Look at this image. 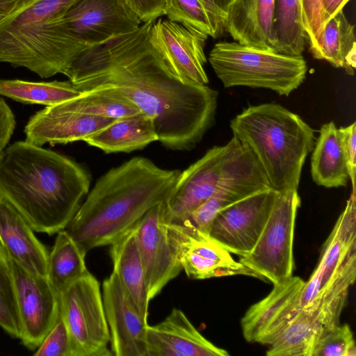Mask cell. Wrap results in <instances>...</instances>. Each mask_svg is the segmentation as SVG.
Here are the masks:
<instances>
[{
  "label": "cell",
  "instance_id": "cell-41",
  "mask_svg": "<svg viewBox=\"0 0 356 356\" xmlns=\"http://www.w3.org/2000/svg\"><path fill=\"white\" fill-rule=\"evenodd\" d=\"M16 125L15 115L5 100L0 97V154L6 147Z\"/></svg>",
  "mask_w": 356,
  "mask_h": 356
},
{
  "label": "cell",
  "instance_id": "cell-21",
  "mask_svg": "<svg viewBox=\"0 0 356 356\" xmlns=\"http://www.w3.org/2000/svg\"><path fill=\"white\" fill-rule=\"evenodd\" d=\"M146 345L147 356L229 355L200 334L177 308H173L163 321L147 325Z\"/></svg>",
  "mask_w": 356,
  "mask_h": 356
},
{
  "label": "cell",
  "instance_id": "cell-18",
  "mask_svg": "<svg viewBox=\"0 0 356 356\" xmlns=\"http://www.w3.org/2000/svg\"><path fill=\"white\" fill-rule=\"evenodd\" d=\"M115 120L70 111L58 104L46 106L30 118L24 127L25 140L42 147L83 141Z\"/></svg>",
  "mask_w": 356,
  "mask_h": 356
},
{
  "label": "cell",
  "instance_id": "cell-25",
  "mask_svg": "<svg viewBox=\"0 0 356 356\" xmlns=\"http://www.w3.org/2000/svg\"><path fill=\"white\" fill-rule=\"evenodd\" d=\"M158 140L152 120L142 112L115 120L83 141L106 153L130 152Z\"/></svg>",
  "mask_w": 356,
  "mask_h": 356
},
{
  "label": "cell",
  "instance_id": "cell-6",
  "mask_svg": "<svg viewBox=\"0 0 356 356\" xmlns=\"http://www.w3.org/2000/svg\"><path fill=\"white\" fill-rule=\"evenodd\" d=\"M209 62L225 88H261L284 96L302 83L307 72L302 56H286L235 41L216 43Z\"/></svg>",
  "mask_w": 356,
  "mask_h": 356
},
{
  "label": "cell",
  "instance_id": "cell-13",
  "mask_svg": "<svg viewBox=\"0 0 356 356\" xmlns=\"http://www.w3.org/2000/svg\"><path fill=\"white\" fill-rule=\"evenodd\" d=\"M276 195L270 188L221 210L211 222L209 236L231 254L246 255L265 226Z\"/></svg>",
  "mask_w": 356,
  "mask_h": 356
},
{
  "label": "cell",
  "instance_id": "cell-24",
  "mask_svg": "<svg viewBox=\"0 0 356 356\" xmlns=\"http://www.w3.org/2000/svg\"><path fill=\"white\" fill-rule=\"evenodd\" d=\"M113 270L143 318L147 321L149 298L134 226L110 244Z\"/></svg>",
  "mask_w": 356,
  "mask_h": 356
},
{
  "label": "cell",
  "instance_id": "cell-23",
  "mask_svg": "<svg viewBox=\"0 0 356 356\" xmlns=\"http://www.w3.org/2000/svg\"><path fill=\"white\" fill-rule=\"evenodd\" d=\"M275 0H232L223 22L224 31L239 44L271 50Z\"/></svg>",
  "mask_w": 356,
  "mask_h": 356
},
{
  "label": "cell",
  "instance_id": "cell-9",
  "mask_svg": "<svg viewBox=\"0 0 356 356\" xmlns=\"http://www.w3.org/2000/svg\"><path fill=\"white\" fill-rule=\"evenodd\" d=\"M243 149V144L233 136L225 145L210 148L200 159L180 172L163 202L165 221L183 224L213 195Z\"/></svg>",
  "mask_w": 356,
  "mask_h": 356
},
{
  "label": "cell",
  "instance_id": "cell-19",
  "mask_svg": "<svg viewBox=\"0 0 356 356\" xmlns=\"http://www.w3.org/2000/svg\"><path fill=\"white\" fill-rule=\"evenodd\" d=\"M356 254V193H351L343 211L323 247L318 262L305 281L302 308L311 304L321 289L353 255Z\"/></svg>",
  "mask_w": 356,
  "mask_h": 356
},
{
  "label": "cell",
  "instance_id": "cell-33",
  "mask_svg": "<svg viewBox=\"0 0 356 356\" xmlns=\"http://www.w3.org/2000/svg\"><path fill=\"white\" fill-rule=\"evenodd\" d=\"M165 15L207 39L216 38L224 31V18L204 0H165Z\"/></svg>",
  "mask_w": 356,
  "mask_h": 356
},
{
  "label": "cell",
  "instance_id": "cell-10",
  "mask_svg": "<svg viewBox=\"0 0 356 356\" xmlns=\"http://www.w3.org/2000/svg\"><path fill=\"white\" fill-rule=\"evenodd\" d=\"M134 228L151 300L182 270L179 245L184 226L165 221L163 202L151 209Z\"/></svg>",
  "mask_w": 356,
  "mask_h": 356
},
{
  "label": "cell",
  "instance_id": "cell-14",
  "mask_svg": "<svg viewBox=\"0 0 356 356\" xmlns=\"http://www.w3.org/2000/svg\"><path fill=\"white\" fill-rule=\"evenodd\" d=\"M207 38L169 19L152 24L149 40L170 70L184 83L207 85Z\"/></svg>",
  "mask_w": 356,
  "mask_h": 356
},
{
  "label": "cell",
  "instance_id": "cell-2",
  "mask_svg": "<svg viewBox=\"0 0 356 356\" xmlns=\"http://www.w3.org/2000/svg\"><path fill=\"white\" fill-rule=\"evenodd\" d=\"M91 177L63 154L16 141L0 154V197L38 233L65 229L90 191Z\"/></svg>",
  "mask_w": 356,
  "mask_h": 356
},
{
  "label": "cell",
  "instance_id": "cell-12",
  "mask_svg": "<svg viewBox=\"0 0 356 356\" xmlns=\"http://www.w3.org/2000/svg\"><path fill=\"white\" fill-rule=\"evenodd\" d=\"M10 260L20 326L19 339L26 348L35 350L58 317V293L47 277L33 275Z\"/></svg>",
  "mask_w": 356,
  "mask_h": 356
},
{
  "label": "cell",
  "instance_id": "cell-34",
  "mask_svg": "<svg viewBox=\"0 0 356 356\" xmlns=\"http://www.w3.org/2000/svg\"><path fill=\"white\" fill-rule=\"evenodd\" d=\"M60 104L70 111L114 120L140 112L131 102L108 90L83 92Z\"/></svg>",
  "mask_w": 356,
  "mask_h": 356
},
{
  "label": "cell",
  "instance_id": "cell-15",
  "mask_svg": "<svg viewBox=\"0 0 356 356\" xmlns=\"http://www.w3.org/2000/svg\"><path fill=\"white\" fill-rule=\"evenodd\" d=\"M305 280L298 276L273 284L270 292L251 305L241 320L244 339L270 345L301 311Z\"/></svg>",
  "mask_w": 356,
  "mask_h": 356
},
{
  "label": "cell",
  "instance_id": "cell-7",
  "mask_svg": "<svg viewBox=\"0 0 356 356\" xmlns=\"http://www.w3.org/2000/svg\"><path fill=\"white\" fill-rule=\"evenodd\" d=\"M60 309L70 341L71 356H110V333L100 285L90 272L59 294Z\"/></svg>",
  "mask_w": 356,
  "mask_h": 356
},
{
  "label": "cell",
  "instance_id": "cell-30",
  "mask_svg": "<svg viewBox=\"0 0 356 356\" xmlns=\"http://www.w3.org/2000/svg\"><path fill=\"white\" fill-rule=\"evenodd\" d=\"M86 254L65 229L57 233L49 253L47 278L58 294L89 272L86 264Z\"/></svg>",
  "mask_w": 356,
  "mask_h": 356
},
{
  "label": "cell",
  "instance_id": "cell-16",
  "mask_svg": "<svg viewBox=\"0 0 356 356\" xmlns=\"http://www.w3.org/2000/svg\"><path fill=\"white\" fill-rule=\"evenodd\" d=\"M270 188L259 163L243 145L242 152L222 178L213 195L196 209L181 225L191 226L209 236L211 222L218 212L253 194Z\"/></svg>",
  "mask_w": 356,
  "mask_h": 356
},
{
  "label": "cell",
  "instance_id": "cell-26",
  "mask_svg": "<svg viewBox=\"0 0 356 356\" xmlns=\"http://www.w3.org/2000/svg\"><path fill=\"white\" fill-rule=\"evenodd\" d=\"M311 175L313 181L325 188L346 186L349 179L339 130L333 122L323 124L313 147Z\"/></svg>",
  "mask_w": 356,
  "mask_h": 356
},
{
  "label": "cell",
  "instance_id": "cell-27",
  "mask_svg": "<svg viewBox=\"0 0 356 356\" xmlns=\"http://www.w3.org/2000/svg\"><path fill=\"white\" fill-rule=\"evenodd\" d=\"M323 328L313 308H302L269 345L266 355L312 356L314 345Z\"/></svg>",
  "mask_w": 356,
  "mask_h": 356
},
{
  "label": "cell",
  "instance_id": "cell-29",
  "mask_svg": "<svg viewBox=\"0 0 356 356\" xmlns=\"http://www.w3.org/2000/svg\"><path fill=\"white\" fill-rule=\"evenodd\" d=\"M306 42L302 0H275L270 40L272 51L300 56L305 49Z\"/></svg>",
  "mask_w": 356,
  "mask_h": 356
},
{
  "label": "cell",
  "instance_id": "cell-3",
  "mask_svg": "<svg viewBox=\"0 0 356 356\" xmlns=\"http://www.w3.org/2000/svg\"><path fill=\"white\" fill-rule=\"evenodd\" d=\"M179 173L134 157L99 177L65 229L86 252L110 245L166 200Z\"/></svg>",
  "mask_w": 356,
  "mask_h": 356
},
{
  "label": "cell",
  "instance_id": "cell-36",
  "mask_svg": "<svg viewBox=\"0 0 356 356\" xmlns=\"http://www.w3.org/2000/svg\"><path fill=\"white\" fill-rule=\"evenodd\" d=\"M355 341L350 326L339 323L324 327L312 356H355Z\"/></svg>",
  "mask_w": 356,
  "mask_h": 356
},
{
  "label": "cell",
  "instance_id": "cell-31",
  "mask_svg": "<svg viewBox=\"0 0 356 356\" xmlns=\"http://www.w3.org/2000/svg\"><path fill=\"white\" fill-rule=\"evenodd\" d=\"M82 94L70 80L29 81L0 79V96L28 104L54 106Z\"/></svg>",
  "mask_w": 356,
  "mask_h": 356
},
{
  "label": "cell",
  "instance_id": "cell-43",
  "mask_svg": "<svg viewBox=\"0 0 356 356\" xmlns=\"http://www.w3.org/2000/svg\"><path fill=\"white\" fill-rule=\"evenodd\" d=\"M21 0H0V21L6 17Z\"/></svg>",
  "mask_w": 356,
  "mask_h": 356
},
{
  "label": "cell",
  "instance_id": "cell-40",
  "mask_svg": "<svg viewBox=\"0 0 356 356\" xmlns=\"http://www.w3.org/2000/svg\"><path fill=\"white\" fill-rule=\"evenodd\" d=\"M132 13L143 23L154 22L165 15V0H124Z\"/></svg>",
  "mask_w": 356,
  "mask_h": 356
},
{
  "label": "cell",
  "instance_id": "cell-20",
  "mask_svg": "<svg viewBox=\"0 0 356 356\" xmlns=\"http://www.w3.org/2000/svg\"><path fill=\"white\" fill-rule=\"evenodd\" d=\"M184 230L179 245V260L187 276L206 280L233 275H258L208 235L193 227L183 225Z\"/></svg>",
  "mask_w": 356,
  "mask_h": 356
},
{
  "label": "cell",
  "instance_id": "cell-22",
  "mask_svg": "<svg viewBox=\"0 0 356 356\" xmlns=\"http://www.w3.org/2000/svg\"><path fill=\"white\" fill-rule=\"evenodd\" d=\"M0 244L26 270L47 277L48 249L24 218L1 197Z\"/></svg>",
  "mask_w": 356,
  "mask_h": 356
},
{
  "label": "cell",
  "instance_id": "cell-42",
  "mask_svg": "<svg viewBox=\"0 0 356 356\" xmlns=\"http://www.w3.org/2000/svg\"><path fill=\"white\" fill-rule=\"evenodd\" d=\"M350 0H323L325 24L343 8Z\"/></svg>",
  "mask_w": 356,
  "mask_h": 356
},
{
  "label": "cell",
  "instance_id": "cell-17",
  "mask_svg": "<svg viewBox=\"0 0 356 356\" xmlns=\"http://www.w3.org/2000/svg\"><path fill=\"white\" fill-rule=\"evenodd\" d=\"M102 294L112 355L147 356V321L138 312L114 270L104 280Z\"/></svg>",
  "mask_w": 356,
  "mask_h": 356
},
{
  "label": "cell",
  "instance_id": "cell-38",
  "mask_svg": "<svg viewBox=\"0 0 356 356\" xmlns=\"http://www.w3.org/2000/svg\"><path fill=\"white\" fill-rule=\"evenodd\" d=\"M33 355L71 356L70 336L60 309L56 323Z\"/></svg>",
  "mask_w": 356,
  "mask_h": 356
},
{
  "label": "cell",
  "instance_id": "cell-28",
  "mask_svg": "<svg viewBox=\"0 0 356 356\" xmlns=\"http://www.w3.org/2000/svg\"><path fill=\"white\" fill-rule=\"evenodd\" d=\"M355 26L346 18L343 10L325 25L316 59L325 60L337 68L353 74L356 67Z\"/></svg>",
  "mask_w": 356,
  "mask_h": 356
},
{
  "label": "cell",
  "instance_id": "cell-4",
  "mask_svg": "<svg viewBox=\"0 0 356 356\" xmlns=\"http://www.w3.org/2000/svg\"><path fill=\"white\" fill-rule=\"evenodd\" d=\"M234 136L255 157L273 189H298L315 144L314 129L282 105L249 106L230 122Z\"/></svg>",
  "mask_w": 356,
  "mask_h": 356
},
{
  "label": "cell",
  "instance_id": "cell-32",
  "mask_svg": "<svg viewBox=\"0 0 356 356\" xmlns=\"http://www.w3.org/2000/svg\"><path fill=\"white\" fill-rule=\"evenodd\" d=\"M355 277L356 254L345 263L321 289L316 298L307 306L315 309L324 327H331L339 323L349 288L355 282Z\"/></svg>",
  "mask_w": 356,
  "mask_h": 356
},
{
  "label": "cell",
  "instance_id": "cell-37",
  "mask_svg": "<svg viewBox=\"0 0 356 356\" xmlns=\"http://www.w3.org/2000/svg\"><path fill=\"white\" fill-rule=\"evenodd\" d=\"M302 19L309 51L316 58L325 25L323 0H302Z\"/></svg>",
  "mask_w": 356,
  "mask_h": 356
},
{
  "label": "cell",
  "instance_id": "cell-5",
  "mask_svg": "<svg viewBox=\"0 0 356 356\" xmlns=\"http://www.w3.org/2000/svg\"><path fill=\"white\" fill-rule=\"evenodd\" d=\"M75 0H21L0 21V63L22 67L41 78L63 70L76 53L52 22Z\"/></svg>",
  "mask_w": 356,
  "mask_h": 356
},
{
  "label": "cell",
  "instance_id": "cell-1",
  "mask_svg": "<svg viewBox=\"0 0 356 356\" xmlns=\"http://www.w3.org/2000/svg\"><path fill=\"white\" fill-rule=\"evenodd\" d=\"M153 23L87 48L61 74L82 93L108 90L129 100L152 120L159 142L188 150L212 125L218 92L170 70L149 42Z\"/></svg>",
  "mask_w": 356,
  "mask_h": 356
},
{
  "label": "cell",
  "instance_id": "cell-39",
  "mask_svg": "<svg viewBox=\"0 0 356 356\" xmlns=\"http://www.w3.org/2000/svg\"><path fill=\"white\" fill-rule=\"evenodd\" d=\"M338 130L352 184V192L356 193V122Z\"/></svg>",
  "mask_w": 356,
  "mask_h": 356
},
{
  "label": "cell",
  "instance_id": "cell-8",
  "mask_svg": "<svg viewBox=\"0 0 356 356\" xmlns=\"http://www.w3.org/2000/svg\"><path fill=\"white\" fill-rule=\"evenodd\" d=\"M298 189L277 192L265 226L252 250L239 261L259 279L277 284L293 275L294 230L300 206Z\"/></svg>",
  "mask_w": 356,
  "mask_h": 356
},
{
  "label": "cell",
  "instance_id": "cell-35",
  "mask_svg": "<svg viewBox=\"0 0 356 356\" xmlns=\"http://www.w3.org/2000/svg\"><path fill=\"white\" fill-rule=\"evenodd\" d=\"M0 327L19 339L20 326L10 257L0 244Z\"/></svg>",
  "mask_w": 356,
  "mask_h": 356
},
{
  "label": "cell",
  "instance_id": "cell-44",
  "mask_svg": "<svg viewBox=\"0 0 356 356\" xmlns=\"http://www.w3.org/2000/svg\"><path fill=\"white\" fill-rule=\"evenodd\" d=\"M215 8L225 19L227 6L232 0H204Z\"/></svg>",
  "mask_w": 356,
  "mask_h": 356
},
{
  "label": "cell",
  "instance_id": "cell-11",
  "mask_svg": "<svg viewBox=\"0 0 356 356\" xmlns=\"http://www.w3.org/2000/svg\"><path fill=\"white\" fill-rule=\"evenodd\" d=\"M52 22L83 51L132 32L140 24L124 0H75L64 14Z\"/></svg>",
  "mask_w": 356,
  "mask_h": 356
}]
</instances>
